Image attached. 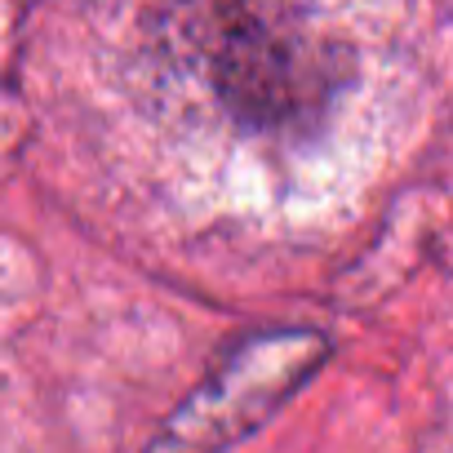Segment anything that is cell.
Returning a JSON list of instances; mask_svg holds the SVG:
<instances>
[{"instance_id": "1", "label": "cell", "mask_w": 453, "mask_h": 453, "mask_svg": "<svg viewBox=\"0 0 453 453\" xmlns=\"http://www.w3.org/2000/svg\"><path fill=\"white\" fill-rule=\"evenodd\" d=\"M329 356L311 329H280L236 347L160 426L147 453H226L258 431Z\"/></svg>"}]
</instances>
